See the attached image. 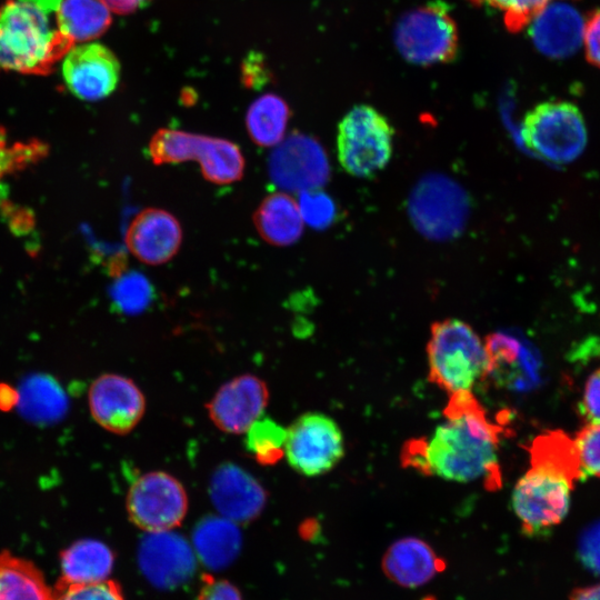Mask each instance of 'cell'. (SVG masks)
I'll return each instance as SVG.
<instances>
[{"mask_svg": "<svg viewBox=\"0 0 600 600\" xmlns=\"http://www.w3.org/2000/svg\"><path fill=\"white\" fill-rule=\"evenodd\" d=\"M443 416L429 436L410 439L402 447V466L442 480L483 479L489 489L500 487L501 426L489 419L472 391L449 394Z\"/></svg>", "mask_w": 600, "mask_h": 600, "instance_id": "6da1fadb", "label": "cell"}, {"mask_svg": "<svg viewBox=\"0 0 600 600\" xmlns=\"http://www.w3.org/2000/svg\"><path fill=\"white\" fill-rule=\"evenodd\" d=\"M73 46L38 7L21 0L0 6V71L46 76Z\"/></svg>", "mask_w": 600, "mask_h": 600, "instance_id": "7a4b0ae2", "label": "cell"}, {"mask_svg": "<svg viewBox=\"0 0 600 600\" xmlns=\"http://www.w3.org/2000/svg\"><path fill=\"white\" fill-rule=\"evenodd\" d=\"M427 359L429 381L448 394L472 391L488 374L486 346L472 327L460 319L432 323Z\"/></svg>", "mask_w": 600, "mask_h": 600, "instance_id": "3957f363", "label": "cell"}, {"mask_svg": "<svg viewBox=\"0 0 600 600\" xmlns=\"http://www.w3.org/2000/svg\"><path fill=\"white\" fill-rule=\"evenodd\" d=\"M530 467L517 481L512 509L523 533L543 536L567 516L570 493L578 479L567 469L542 457L529 454Z\"/></svg>", "mask_w": 600, "mask_h": 600, "instance_id": "277c9868", "label": "cell"}, {"mask_svg": "<svg viewBox=\"0 0 600 600\" xmlns=\"http://www.w3.org/2000/svg\"><path fill=\"white\" fill-rule=\"evenodd\" d=\"M154 164L196 160L203 177L217 184L238 181L244 172V158L240 148L226 139L190 132L159 129L149 142Z\"/></svg>", "mask_w": 600, "mask_h": 600, "instance_id": "5b68a950", "label": "cell"}, {"mask_svg": "<svg viewBox=\"0 0 600 600\" xmlns=\"http://www.w3.org/2000/svg\"><path fill=\"white\" fill-rule=\"evenodd\" d=\"M521 138L540 158L564 164L576 160L588 141L586 122L578 107L568 101L537 104L521 124Z\"/></svg>", "mask_w": 600, "mask_h": 600, "instance_id": "8992f818", "label": "cell"}, {"mask_svg": "<svg viewBox=\"0 0 600 600\" xmlns=\"http://www.w3.org/2000/svg\"><path fill=\"white\" fill-rule=\"evenodd\" d=\"M393 40L400 54L419 66L451 61L459 43L451 11L438 0L404 13L396 24Z\"/></svg>", "mask_w": 600, "mask_h": 600, "instance_id": "52a82bcc", "label": "cell"}, {"mask_svg": "<svg viewBox=\"0 0 600 600\" xmlns=\"http://www.w3.org/2000/svg\"><path fill=\"white\" fill-rule=\"evenodd\" d=\"M394 131L388 119L368 104L354 106L338 126L337 150L342 168L354 177H370L392 154Z\"/></svg>", "mask_w": 600, "mask_h": 600, "instance_id": "ba28073f", "label": "cell"}, {"mask_svg": "<svg viewBox=\"0 0 600 600\" xmlns=\"http://www.w3.org/2000/svg\"><path fill=\"white\" fill-rule=\"evenodd\" d=\"M409 216L416 229L432 240H448L463 230L469 200L452 179L439 173L421 178L409 197Z\"/></svg>", "mask_w": 600, "mask_h": 600, "instance_id": "9c48e42d", "label": "cell"}, {"mask_svg": "<svg viewBox=\"0 0 600 600\" xmlns=\"http://www.w3.org/2000/svg\"><path fill=\"white\" fill-rule=\"evenodd\" d=\"M344 451L339 424L322 412H306L287 428L284 456L300 474L317 477L331 471Z\"/></svg>", "mask_w": 600, "mask_h": 600, "instance_id": "30bf717a", "label": "cell"}, {"mask_svg": "<svg viewBox=\"0 0 600 600\" xmlns=\"http://www.w3.org/2000/svg\"><path fill=\"white\" fill-rule=\"evenodd\" d=\"M130 521L141 530L169 531L178 527L188 511L182 483L164 471H149L131 483L126 497Z\"/></svg>", "mask_w": 600, "mask_h": 600, "instance_id": "8fae6325", "label": "cell"}, {"mask_svg": "<svg viewBox=\"0 0 600 600\" xmlns=\"http://www.w3.org/2000/svg\"><path fill=\"white\" fill-rule=\"evenodd\" d=\"M88 406L97 424L111 433L124 436L141 421L146 411V398L130 378L103 373L89 387Z\"/></svg>", "mask_w": 600, "mask_h": 600, "instance_id": "7c38bea8", "label": "cell"}, {"mask_svg": "<svg viewBox=\"0 0 600 600\" xmlns=\"http://www.w3.org/2000/svg\"><path fill=\"white\" fill-rule=\"evenodd\" d=\"M329 172L323 148L314 138L303 133L289 136L269 159L272 181L286 190L319 189L328 181Z\"/></svg>", "mask_w": 600, "mask_h": 600, "instance_id": "4fadbf2b", "label": "cell"}, {"mask_svg": "<svg viewBox=\"0 0 600 600\" xmlns=\"http://www.w3.org/2000/svg\"><path fill=\"white\" fill-rule=\"evenodd\" d=\"M268 402L267 383L254 374L246 373L223 383L206 407L219 430L241 434L263 414Z\"/></svg>", "mask_w": 600, "mask_h": 600, "instance_id": "5bb4252c", "label": "cell"}, {"mask_svg": "<svg viewBox=\"0 0 600 600\" xmlns=\"http://www.w3.org/2000/svg\"><path fill=\"white\" fill-rule=\"evenodd\" d=\"M62 60L64 82L69 90L81 100L103 99L118 86L119 60L109 48L100 43L73 46Z\"/></svg>", "mask_w": 600, "mask_h": 600, "instance_id": "9a60e30c", "label": "cell"}, {"mask_svg": "<svg viewBox=\"0 0 600 600\" xmlns=\"http://www.w3.org/2000/svg\"><path fill=\"white\" fill-rule=\"evenodd\" d=\"M209 494L218 512L237 524L254 520L268 500L263 486L232 462L222 463L214 470Z\"/></svg>", "mask_w": 600, "mask_h": 600, "instance_id": "2e32d148", "label": "cell"}, {"mask_svg": "<svg viewBox=\"0 0 600 600\" xmlns=\"http://www.w3.org/2000/svg\"><path fill=\"white\" fill-rule=\"evenodd\" d=\"M129 251L141 262L161 264L179 250L182 229L174 216L159 208H148L138 213L126 232Z\"/></svg>", "mask_w": 600, "mask_h": 600, "instance_id": "e0dca14e", "label": "cell"}, {"mask_svg": "<svg viewBox=\"0 0 600 600\" xmlns=\"http://www.w3.org/2000/svg\"><path fill=\"white\" fill-rule=\"evenodd\" d=\"M584 22L571 3L554 0L530 21L529 34L539 52L552 59H563L582 47Z\"/></svg>", "mask_w": 600, "mask_h": 600, "instance_id": "ac0fdd59", "label": "cell"}, {"mask_svg": "<svg viewBox=\"0 0 600 600\" xmlns=\"http://www.w3.org/2000/svg\"><path fill=\"white\" fill-rule=\"evenodd\" d=\"M139 563L152 583L174 587L191 576L194 557L187 541L169 530L151 532L142 539Z\"/></svg>", "mask_w": 600, "mask_h": 600, "instance_id": "d6986e66", "label": "cell"}, {"mask_svg": "<svg viewBox=\"0 0 600 600\" xmlns=\"http://www.w3.org/2000/svg\"><path fill=\"white\" fill-rule=\"evenodd\" d=\"M381 567L384 576L403 588H418L444 569L433 548L417 537L398 539L386 550Z\"/></svg>", "mask_w": 600, "mask_h": 600, "instance_id": "ffe728a7", "label": "cell"}, {"mask_svg": "<svg viewBox=\"0 0 600 600\" xmlns=\"http://www.w3.org/2000/svg\"><path fill=\"white\" fill-rule=\"evenodd\" d=\"M260 237L273 246H289L302 234L303 220L298 201L283 192L266 197L253 214Z\"/></svg>", "mask_w": 600, "mask_h": 600, "instance_id": "44dd1931", "label": "cell"}, {"mask_svg": "<svg viewBox=\"0 0 600 600\" xmlns=\"http://www.w3.org/2000/svg\"><path fill=\"white\" fill-rule=\"evenodd\" d=\"M194 549L211 568L228 566L239 553L241 534L236 522L218 516L203 518L193 531Z\"/></svg>", "mask_w": 600, "mask_h": 600, "instance_id": "7402d4cb", "label": "cell"}, {"mask_svg": "<svg viewBox=\"0 0 600 600\" xmlns=\"http://www.w3.org/2000/svg\"><path fill=\"white\" fill-rule=\"evenodd\" d=\"M114 554L103 542L81 539L60 553L61 580L94 582L106 580L113 567Z\"/></svg>", "mask_w": 600, "mask_h": 600, "instance_id": "603a6c76", "label": "cell"}, {"mask_svg": "<svg viewBox=\"0 0 600 600\" xmlns=\"http://www.w3.org/2000/svg\"><path fill=\"white\" fill-rule=\"evenodd\" d=\"M111 22V10L102 0H61L54 14L57 29L74 44L100 37Z\"/></svg>", "mask_w": 600, "mask_h": 600, "instance_id": "cb8c5ba5", "label": "cell"}, {"mask_svg": "<svg viewBox=\"0 0 600 600\" xmlns=\"http://www.w3.org/2000/svg\"><path fill=\"white\" fill-rule=\"evenodd\" d=\"M0 600H53L41 570L30 560L0 551Z\"/></svg>", "mask_w": 600, "mask_h": 600, "instance_id": "d4e9b609", "label": "cell"}, {"mask_svg": "<svg viewBox=\"0 0 600 600\" xmlns=\"http://www.w3.org/2000/svg\"><path fill=\"white\" fill-rule=\"evenodd\" d=\"M290 109L277 94L267 93L249 108L246 124L251 140L261 147L280 143L284 136Z\"/></svg>", "mask_w": 600, "mask_h": 600, "instance_id": "484cf974", "label": "cell"}, {"mask_svg": "<svg viewBox=\"0 0 600 600\" xmlns=\"http://www.w3.org/2000/svg\"><path fill=\"white\" fill-rule=\"evenodd\" d=\"M287 428L261 416L246 431L248 452L262 466H272L284 457Z\"/></svg>", "mask_w": 600, "mask_h": 600, "instance_id": "4316f807", "label": "cell"}, {"mask_svg": "<svg viewBox=\"0 0 600 600\" xmlns=\"http://www.w3.org/2000/svg\"><path fill=\"white\" fill-rule=\"evenodd\" d=\"M48 151V146L36 139L9 142L6 130L0 126V180L39 162Z\"/></svg>", "mask_w": 600, "mask_h": 600, "instance_id": "83f0119b", "label": "cell"}, {"mask_svg": "<svg viewBox=\"0 0 600 600\" xmlns=\"http://www.w3.org/2000/svg\"><path fill=\"white\" fill-rule=\"evenodd\" d=\"M478 7H489L502 13L504 26L511 32L528 27L530 21L554 0H468Z\"/></svg>", "mask_w": 600, "mask_h": 600, "instance_id": "f1b7e54d", "label": "cell"}, {"mask_svg": "<svg viewBox=\"0 0 600 600\" xmlns=\"http://www.w3.org/2000/svg\"><path fill=\"white\" fill-rule=\"evenodd\" d=\"M153 289L148 279L140 273L126 274L113 289V300L118 308L126 313L134 314L143 311L150 304Z\"/></svg>", "mask_w": 600, "mask_h": 600, "instance_id": "f546056e", "label": "cell"}, {"mask_svg": "<svg viewBox=\"0 0 600 600\" xmlns=\"http://www.w3.org/2000/svg\"><path fill=\"white\" fill-rule=\"evenodd\" d=\"M53 600H124L121 587L113 580L94 582H68L59 579Z\"/></svg>", "mask_w": 600, "mask_h": 600, "instance_id": "4dcf8cb0", "label": "cell"}, {"mask_svg": "<svg viewBox=\"0 0 600 600\" xmlns=\"http://www.w3.org/2000/svg\"><path fill=\"white\" fill-rule=\"evenodd\" d=\"M298 206L303 222L314 229L328 228L337 216L336 203L320 188L301 191Z\"/></svg>", "mask_w": 600, "mask_h": 600, "instance_id": "1f68e13d", "label": "cell"}, {"mask_svg": "<svg viewBox=\"0 0 600 600\" xmlns=\"http://www.w3.org/2000/svg\"><path fill=\"white\" fill-rule=\"evenodd\" d=\"M574 441L584 473L600 478V422L587 423Z\"/></svg>", "mask_w": 600, "mask_h": 600, "instance_id": "d6a6232c", "label": "cell"}, {"mask_svg": "<svg viewBox=\"0 0 600 600\" xmlns=\"http://www.w3.org/2000/svg\"><path fill=\"white\" fill-rule=\"evenodd\" d=\"M579 558L591 571L600 574V521L589 526L579 539Z\"/></svg>", "mask_w": 600, "mask_h": 600, "instance_id": "836d02e7", "label": "cell"}, {"mask_svg": "<svg viewBox=\"0 0 600 600\" xmlns=\"http://www.w3.org/2000/svg\"><path fill=\"white\" fill-rule=\"evenodd\" d=\"M580 413L587 423L600 422V368L587 379L580 403Z\"/></svg>", "mask_w": 600, "mask_h": 600, "instance_id": "e575fe53", "label": "cell"}, {"mask_svg": "<svg viewBox=\"0 0 600 600\" xmlns=\"http://www.w3.org/2000/svg\"><path fill=\"white\" fill-rule=\"evenodd\" d=\"M582 47L587 60L600 69V10L593 11L584 22Z\"/></svg>", "mask_w": 600, "mask_h": 600, "instance_id": "d590c367", "label": "cell"}, {"mask_svg": "<svg viewBox=\"0 0 600 600\" xmlns=\"http://www.w3.org/2000/svg\"><path fill=\"white\" fill-rule=\"evenodd\" d=\"M198 600H242V597L229 581L204 576Z\"/></svg>", "mask_w": 600, "mask_h": 600, "instance_id": "8d00e7d4", "label": "cell"}, {"mask_svg": "<svg viewBox=\"0 0 600 600\" xmlns=\"http://www.w3.org/2000/svg\"><path fill=\"white\" fill-rule=\"evenodd\" d=\"M267 64L259 53H250L242 63V81L249 88H260L269 80Z\"/></svg>", "mask_w": 600, "mask_h": 600, "instance_id": "74e56055", "label": "cell"}, {"mask_svg": "<svg viewBox=\"0 0 600 600\" xmlns=\"http://www.w3.org/2000/svg\"><path fill=\"white\" fill-rule=\"evenodd\" d=\"M108 8L119 14H129L143 7L151 0H102Z\"/></svg>", "mask_w": 600, "mask_h": 600, "instance_id": "f35d334b", "label": "cell"}, {"mask_svg": "<svg viewBox=\"0 0 600 600\" xmlns=\"http://www.w3.org/2000/svg\"><path fill=\"white\" fill-rule=\"evenodd\" d=\"M570 600H600V583L577 588L570 593Z\"/></svg>", "mask_w": 600, "mask_h": 600, "instance_id": "ab89813d", "label": "cell"}, {"mask_svg": "<svg viewBox=\"0 0 600 600\" xmlns=\"http://www.w3.org/2000/svg\"><path fill=\"white\" fill-rule=\"evenodd\" d=\"M21 1H24V2H28V3H31L36 7H38L39 9L43 10L44 12H47L48 14H56L60 3H61V0H21Z\"/></svg>", "mask_w": 600, "mask_h": 600, "instance_id": "60d3db41", "label": "cell"}]
</instances>
